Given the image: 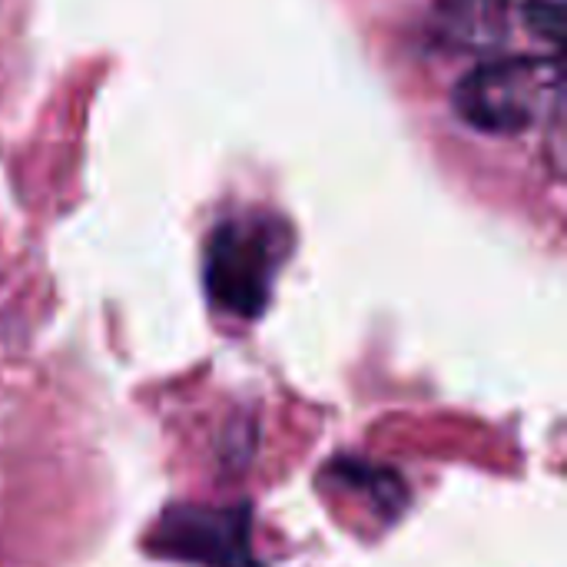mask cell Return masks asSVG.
I'll use <instances>...</instances> for the list:
<instances>
[{
	"label": "cell",
	"mask_w": 567,
	"mask_h": 567,
	"mask_svg": "<svg viewBox=\"0 0 567 567\" xmlns=\"http://www.w3.org/2000/svg\"><path fill=\"white\" fill-rule=\"evenodd\" d=\"M332 485L339 492H349V495H359V498H369V508L375 512V518H395L402 508H405V485L385 472V468H372V465H362V462H336L329 472Z\"/></svg>",
	"instance_id": "4"
},
{
	"label": "cell",
	"mask_w": 567,
	"mask_h": 567,
	"mask_svg": "<svg viewBox=\"0 0 567 567\" xmlns=\"http://www.w3.org/2000/svg\"><path fill=\"white\" fill-rule=\"evenodd\" d=\"M561 96L558 56H498L455 86V113L478 133L518 136L558 116Z\"/></svg>",
	"instance_id": "1"
},
{
	"label": "cell",
	"mask_w": 567,
	"mask_h": 567,
	"mask_svg": "<svg viewBox=\"0 0 567 567\" xmlns=\"http://www.w3.org/2000/svg\"><path fill=\"white\" fill-rule=\"evenodd\" d=\"M512 10H518L525 30L548 43L551 50L561 47L567 23V0H505Z\"/></svg>",
	"instance_id": "5"
},
{
	"label": "cell",
	"mask_w": 567,
	"mask_h": 567,
	"mask_svg": "<svg viewBox=\"0 0 567 567\" xmlns=\"http://www.w3.org/2000/svg\"><path fill=\"white\" fill-rule=\"evenodd\" d=\"M150 548L203 567H256L246 508H169L153 528Z\"/></svg>",
	"instance_id": "3"
},
{
	"label": "cell",
	"mask_w": 567,
	"mask_h": 567,
	"mask_svg": "<svg viewBox=\"0 0 567 567\" xmlns=\"http://www.w3.org/2000/svg\"><path fill=\"white\" fill-rule=\"evenodd\" d=\"M289 256V229L262 213L219 223L206 243V292L216 309L256 319L272 296L276 272Z\"/></svg>",
	"instance_id": "2"
}]
</instances>
